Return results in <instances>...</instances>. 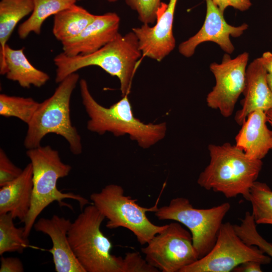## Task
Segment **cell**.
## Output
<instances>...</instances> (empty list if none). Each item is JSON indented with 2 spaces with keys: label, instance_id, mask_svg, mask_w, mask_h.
Returning a JSON list of instances; mask_svg holds the SVG:
<instances>
[{
  "label": "cell",
  "instance_id": "6da1fadb",
  "mask_svg": "<svg viewBox=\"0 0 272 272\" xmlns=\"http://www.w3.org/2000/svg\"><path fill=\"white\" fill-rule=\"evenodd\" d=\"M143 56L135 34L119 33L109 43L98 50L87 54L68 56L63 52L56 55L55 82L59 83L72 74L89 66L101 67L120 82L122 96L128 95L138 62Z\"/></svg>",
  "mask_w": 272,
  "mask_h": 272
},
{
  "label": "cell",
  "instance_id": "7a4b0ae2",
  "mask_svg": "<svg viewBox=\"0 0 272 272\" xmlns=\"http://www.w3.org/2000/svg\"><path fill=\"white\" fill-rule=\"evenodd\" d=\"M210 161L197 179L204 189L222 193L226 198L242 195L247 200L250 189L262 167L261 160L251 159L229 143L210 144Z\"/></svg>",
  "mask_w": 272,
  "mask_h": 272
},
{
  "label": "cell",
  "instance_id": "3957f363",
  "mask_svg": "<svg viewBox=\"0 0 272 272\" xmlns=\"http://www.w3.org/2000/svg\"><path fill=\"white\" fill-rule=\"evenodd\" d=\"M79 86L82 104L89 117L87 127L90 131L99 134L110 132L116 137L128 134L144 149L164 138L166 123L145 124L136 118L127 95L107 108L95 100L85 79L80 80Z\"/></svg>",
  "mask_w": 272,
  "mask_h": 272
},
{
  "label": "cell",
  "instance_id": "277c9868",
  "mask_svg": "<svg viewBox=\"0 0 272 272\" xmlns=\"http://www.w3.org/2000/svg\"><path fill=\"white\" fill-rule=\"evenodd\" d=\"M26 155L33 167V192L31 205L24 223V236L28 237L36 219L50 204L56 201L60 206L71 208L64 199H72L79 203L82 209L92 204L79 194L64 193L57 188L59 178L67 176L72 170L71 165L64 163L59 152L50 146L28 149Z\"/></svg>",
  "mask_w": 272,
  "mask_h": 272
},
{
  "label": "cell",
  "instance_id": "5b68a950",
  "mask_svg": "<svg viewBox=\"0 0 272 272\" xmlns=\"http://www.w3.org/2000/svg\"><path fill=\"white\" fill-rule=\"evenodd\" d=\"M79 80V75L71 74L59 83L53 94L39 103L32 120L29 123L24 145L27 149L40 146L43 138L48 133L63 137L69 143L71 152H82L81 138L72 124L70 115L72 94Z\"/></svg>",
  "mask_w": 272,
  "mask_h": 272
},
{
  "label": "cell",
  "instance_id": "8992f818",
  "mask_svg": "<svg viewBox=\"0 0 272 272\" xmlns=\"http://www.w3.org/2000/svg\"><path fill=\"white\" fill-rule=\"evenodd\" d=\"M105 217L92 203L86 206L67 233L72 251L86 272H121L122 257L113 255V245L101 225Z\"/></svg>",
  "mask_w": 272,
  "mask_h": 272
},
{
  "label": "cell",
  "instance_id": "52a82bcc",
  "mask_svg": "<svg viewBox=\"0 0 272 272\" xmlns=\"http://www.w3.org/2000/svg\"><path fill=\"white\" fill-rule=\"evenodd\" d=\"M92 204L108 220L106 227L109 229L126 228L135 236L142 245L147 244L156 235L164 230L167 225L153 224L146 213L155 212L158 202L150 208L137 203V199L125 195L123 188L118 185H106L98 192L90 195Z\"/></svg>",
  "mask_w": 272,
  "mask_h": 272
},
{
  "label": "cell",
  "instance_id": "ba28073f",
  "mask_svg": "<svg viewBox=\"0 0 272 272\" xmlns=\"http://www.w3.org/2000/svg\"><path fill=\"white\" fill-rule=\"evenodd\" d=\"M230 208L229 203L224 202L211 208L197 209L187 198L177 197L168 205L158 208L154 213L160 220H172L185 226L200 258L214 246L223 220Z\"/></svg>",
  "mask_w": 272,
  "mask_h": 272
},
{
  "label": "cell",
  "instance_id": "9c48e42d",
  "mask_svg": "<svg viewBox=\"0 0 272 272\" xmlns=\"http://www.w3.org/2000/svg\"><path fill=\"white\" fill-rule=\"evenodd\" d=\"M254 260L268 264L271 258L255 246L248 245L237 234L233 225L223 223L210 252L180 272H230L239 264Z\"/></svg>",
  "mask_w": 272,
  "mask_h": 272
},
{
  "label": "cell",
  "instance_id": "30bf717a",
  "mask_svg": "<svg viewBox=\"0 0 272 272\" xmlns=\"http://www.w3.org/2000/svg\"><path fill=\"white\" fill-rule=\"evenodd\" d=\"M141 250L149 263L162 272H180L199 259L190 231L176 221L167 224Z\"/></svg>",
  "mask_w": 272,
  "mask_h": 272
},
{
  "label": "cell",
  "instance_id": "8fae6325",
  "mask_svg": "<svg viewBox=\"0 0 272 272\" xmlns=\"http://www.w3.org/2000/svg\"><path fill=\"white\" fill-rule=\"evenodd\" d=\"M248 58L246 52L234 58L226 53L220 63L210 64L216 84L207 95V103L211 108L219 110L225 117L231 116L237 101L243 92Z\"/></svg>",
  "mask_w": 272,
  "mask_h": 272
},
{
  "label": "cell",
  "instance_id": "7c38bea8",
  "mask_svg": "<svg viewBox=\"0 0 272 272\" xmlns=\"http://www.w3.org/2000/svg\"><path fill=\"white\" fill-rule=\"evenodd\" d=\"M205 1L206 15L201 28L194 35L180 43L178 47L179 53L186 57L193 55L199 44L207 41L216 43L226 53L230 54L234 50L230 36H240L248 27L245 23L239 26L229 25L224 18V13L213 0Z\"/></svg>",
  "mask_w": 272,
  "mask_h": 272
},
{
  "label": "cell",
  "instance_id": "4fadbf2b",
  "mask_svg": "<svg viewBox=\"0 0 272 272\" xmlns=\"http://www.w3.org/2000/svg\"><path fill=\"white\" fill-rule=\"evenodd\" d=\"M177 1L169 0L167 4L162 3L154 26L143 24L132 29L138 38L143 56L160 62L175 48L173 24Z\"/></svg>",
  "mask_w": 272,
  "mask_h": 272
},
{
  "label": "cell",
  "instance_id": "5bb4252c",
  "mask_svg": "<svg viewBox=\"0 0 272 272\" xmlns=\"http://www.w3.org/2000/svg\"><path fill=\"white\" fill-rule=\"evenodd\" d=\"M120 22V19L115 13L95 15L79 36L61 43L62 52L68 56H76L98 50L116 37Z\"/></svg>",
  "mask_w": 272,
  "mask_h": 272
},
{
  "label": "cell",
  "instance_id": "9a60e30c",
  "mask_svg": "<svg viewBox=\"0 0 272 272\" xmlns=\"http://www.w3.org/2000/svg\"><path fill=\"white\" fill-rule=\"evenodd\" d=\"M72 222L56 215L50 219L40 218L34 225L37 232L47 235L52 247L48 251L51 253L57 272H86L74 255L70 245L67 233Z\"/></svg>",
  "mask_w": 272,
  "mask_h": 272
},
{
  "label": "cell",
  "instance_id": "2e32d148",
  "mask_svg": "<svg viewBox=\"0 0 272 272\" xmlns=\"http://www.w3.org/2000/svg\"><path fill=\"white\" fill-rule=\"evenodd\" d=\"M266 74L259 58L255 59L247 67L242 108L235 116L238 124L241 125L247 116L254 111L266 112L272 108V91L267 84Z\"/></svg>",
  "mask_w": 272,
  "mask_h": 272
},
{
  "label": "cell",
  "instance_id": "e0dca14e",
  "mask_svg": "<svg viewBox=\"0 0 272 272\" xmlns=\"http://www.w3.org/2000/svg\"><path fill=\"white\" fill-rule=\"evenodd\" d=\"M265 112L250 113L235 138V146L251 159L262 160L272 150V130L267 125Z\"/></svg>",
  "mask_w": 272,
  "mask_h": 272
},
{
  "label": "cell",
  "instance_id": "ac0fdd59",
  "mask_svg": "<svg viewBox=\"0 0 272 272\" xmlns=\"http://www.w3.org/2000/svg\"><path fill=\"white\" fill-rule=\"evenodd\" d=\"M33 187V167L30 162L18 177L1 187L0 215L10 213L14 219L24 223L31 205Z\"/></svg>",
  "mask_w": 272,
  "mask_h": 272
},
{
  "label": "cell",
  "instance_id": "d6986e66",
  "mask_svg": "<svg viewBox=\"0 0 272 272\" xmlns=\"http://www.w3.org/2000/svg\"><path fill=\"white\" fill-rule=\"evenodd\" d=\"M0 74L24 88H40L49 80L47 73L31 63L23 49H13L8 44L0 53Z\"/></svg>",
  "mask_w": 272,
  "mask_h": 272
},
{
  "label": "cell",
  "instance_id": "ffe728a7",
  "mask_svg": "<svg viewBox=\"0 0 272 272\" xmlns=\"http://www.w3.org/2000/svg\"><path fill=\"white\" fill-rule=\"evenodd\" d=\"M95 17L75 4L54 16L53 34L61 43L71 40L79 36Z\"/></svg>",
  "mask_w": 272,
  "mask_h": 272
},
{
  "label": "cell",
  "instance_id": "44dd1931",
  "mask_svg": "<svg viewBox=\"0 0 272 272\" xmlns=\"http://www.w3.org/2000/svg\"><path fill=\"white\" fill-rule=\"evenodd\" d=\"M77 1L33 0V10L30 16L18 27L19 38L24 39L31 33L40 34L45 20L75 4Z\"/></svg>",
  "mask_w": 272,
  "mask_h": 272
},
{
  "label": "cell",
  "instance_id": "7402d4cb",
  "mask_svg": "<svg viewBox=\"0 0 272 272\" xmlns=\"http://www.w3.org/2000/svg\"><path fill=\"white\" fill-rule=\"evenodd\" d=\"M33 10V0L0 1V53L18 23Z\"/></svg>",
  "mask_w": 272,
  "mask_h": 272
},
{
  "label": "cell",
  "instance_id": "603a6c76",
  "mask_svg": "<svg viewBox=\"0 0 272 272\" xmlns=\"http://www.w3.org/2000/svg\"><path fill=\"white\" fill-rule=\"evenodd\" d=\"M14 218L10 213L0 215V255L6 252L21 253L29 246L24 236V228H17Z\"/></svg>",
  "mask_w": 272,
  "mask_h": 272
},
{
  "label": "cell",
  "instance_id": "cb8c5ba5",
  "mask_svg": "<svg viewBox=\"0 0 272 272\" xmlns=\"http://www.w3.org/2000/svg\"><path fill=\"white\" fill-rule=\"evenodd\" d=\"M257 224L272 225V189L265 183L256 181L250 189L247 199Z\"/></svg>",
  "mask_w": 272,
  "mask_h": 272
},
{
  "label": "cell",
  "instance_id": "d4e9b609",
  "mask_svg": "<svg viewBox=\"0 0 272 272\" xmlns=\"http://www.w3.org/2000/svg\"><path fill=\"white\" fill-rule=\"evenodd\" d=\"M39 103L31 97L0 94V115L19 118L27 124L32 120Z\"/></svg>",
  "mask_w": 272,
  "mask_h": 272
},
{
  "label": "cell",
  "instance_id": "484cf974",
  "mask_svg": "<svg viewBox=\"0 0 272 272\" xmlns=\"http://www.w3.org/2000/svg\"><path fill=\"white\" fill-rule=\"evenodd\" d=\"M239 237L248 245L255 246L272 259V242L267 241L258 233L251 215L246 212L239 225H233Z\"/></svg>",
  "mask_w": 272,
  "mask_h": 272
},
{
  "label": "cell",
  "instance_id": "4316f807",
  "mask_svg": "<svg viewBox=\"0 0 272 272\" xmlns=\"http://www.w3.org/2000/svg\"><path fill=\"white\" fill-rule=\"evenodd\" d=\"M126 4L138 14L143 24H153L162 3L161 0H125Z\"/></svg>",
  "mask_w": 272,
  "mask_h": 272
},
{
  "label": "cell",
  "instance_id": "83f0119b",
  "mask_svg": "<svg viewBox=\"0 0 272 272\" xmlns=\"http://www.w3.org/2000/svg\"><path fill=\"white\" fill-rule=\"evenodd\" d=\"M138 252H127L122 258L121 272H158Z\"/></svg>",
  "mask_w": 272,
  "mask_h": 272
},
{
  "label": "cell",
  "instance_id": "f1b7e54d",
  "mask_svg": "<svg viewBox=\"0 0 272 272\" xmlns=\"http://www.w3.org/2000/svg\"><path fill=\"white\" fill-rule=\"evenodd\" d=\"M23 170L13 164L3 149H0L1 187L8 184L18 177Z\"/></svg>",
  "mask_w": 272,
  "mask_h": 272
},
{
  "label": "cell",
  "instance_id": "f546056e",
  "mask_svg": "<svg viewBox=\"0 0 272 272\" xmlns=\"http://www.w3.org/2000/svg\"><path fill=\"white\" fill-rule=\"evenodd\" d=\"M24 271L23 264L19 258L1 257L0 272H23Z\"/></svg>",
  "mask_w": 272,
  "mask_h": 272
},
{
  "label": "cell",
  "instance_id": "4dcf8cb0",
  "mask_svg": "<svg viewBox=\"0 0 272 272\" xmlns=\"http://www.w3.org/2000/svg\"><path fill=\"white\" fill-rule=\"evenodd\" d=\"M262 264L259 262L249 260L238 265L233 270L234 272H261Z\"/></svg>",
  "mask_w": 272,
  "mask_h": 272
},
{
  "label": "cell",
  "instance_id": "1f68e13d",
  "mask_svg": "<svg viewBox=\"0 0 272 272\" xmlns=\"http://www.w3.org/2000/svg\"><path fill=\"white\" fill-rule=\"evenodd\" d=\"M229 6L240 11H245L251 6L250 0H227Z\"/></svg>",
  "mask_w": 272,
  "mask_h": 272
},
{
  "label": "cell",
  "instance_id": "d6a6232c",
  "mask_svg": "<svg viewBox=\"0 0 272 272\" xmlns=\"http://www.w3.org/2000/svg\"><path fill=\"white\" fill-rule=\"evenodd\" d=\"M259 58L267 73L272 75V53L269 51L265 52Z\"/></svg>",
  "mask_w": 272,
  "mask_h": 272
},
{
  "label": "cell",
  "instance_id": "836d02e7",
  "mask_svg": "<svg viewBox=\"0 0 272 272\" xmlns=\"http://www.w3.org/2000/svg\"><path fill=\"white\" fill-rule=\"evenodd\" d=\"M213 1L223 13L227 8L230 7L227 0H213Z\"/></svg>",
  "mask_w": 272,
  "mask_h": 272
},
{
  "label": "cell",
  "instance_id": "e575fe53",
  "mask_svg": "<svg viewBox=\"0 0 272 272\" xmlns=\"http://www.w3.org/2000/svg\"><path fill=\"white\" fill-rule=\"evenodd\" d=\"M267 121L272 127V108L265 112Z\"/></svg>",
  "mask_w": 272,
  "mask_h": 272
},
{
  "label": "cell",
  "instance_id": "d590c367",
  "mask_svg": "<svg viewBox=\"0 0 272 272\" xmlns=\"http://www.w3.org/2000/svg\"><path fill=\"white\" fill-rule=\"evenodd\" d=\"M266 80L269 88L272 91V75L268 73L266 74Z\"/></svg>",
  "mask_w": 272,
  "mask_h": 272
},
{
  "label": "cell",
  "instance_id": "8d00e7d4",
  "mask_svg": "<svg viewBox=\"0 0 272 272\" xmlns=\"http://www.w3.org/2000/svg\"><path fill=\"white\" fill-rule=\"evenodd\" d=\"M106 1H108L109 2H116V1H117L118 0H106Z\"/></svg>",
  "mask_w": 272,
  "mask_h": 272
}]
</instances>
